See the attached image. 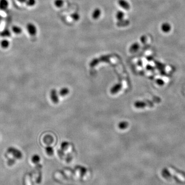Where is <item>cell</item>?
<instances>
[{"label": "cell", "mask_w": 185, "mask_h": 185, "mask_svg": "<svg viewBox=\"0 0 185 185\" xmlns=\"http://www.w3.org/2000/svg\"><path fill=\"white\" fill-rule=\"evenodd\" d=\"M125 16V13L121 11H118L117 12V13H116V18L118 20L120 21L122 20L123 19V18H124Z\"/></svg>", "instance_id": "obj_13"}, {"label": "cell", "mask_w": 185, "mask_h": 185, "mask_svg": "<svg viewBox=\"0 0 185 185\" xmlns=\"http://www.w3.org/2000/svg\"><path fill=\"white\" fill-rule=\"evenodd\" d=\"M11 31L8 29H5L3 30L1 33H0V35L1 36L4 38H8L11 36Z\"/></svg>", "instance_id": "obj_10"}, {"label": "cell", "mask_w": 185, "mask_h": 185, "mask_svg": "<svg viewBox=\"0 0 185 185\" xmlns=\"http://www.w3.org/2000/svg\"><path fill=\"white\" fill-rule=\"evenodd\" d=\"M9 1L8 0H0V10H5L9 6Z\"/></svg>", "instance_id": "obj_4"}, {"label": "cell", "mask_w": 185, "mask_h": 185, "mask_svg": "<svg viewBox=\"0 0 185 185\" xmlns=\"http://www.w3.org/2000/svg\"><path fill=\"white\" fill-rule=\"evenodd\" d=\"M40 160V157L38 155H35L32 157V161L34 162H38Z\"/></svg>", "instance_id": "obj_20"}, {"label": "cell", "mask_w": 185, "mask_h": 185, "mask_svg": "<svg viewBox=\"0 0 185 185\" xmlns=\"http://www.w3.org/2000/svg\"><path fill=\"white\" fill-rule=\"evenodd\" d=\"M168 171L172 175L175 176L181 181L182 182L185 181V177L181 174H180L178 172H176L174 169H173V168L169 167L168 168Z\"/></svg>", "instance_id": "obj_2"}, {"label": "cell", "mask_w": 185, "mask_h": 185, "mask_svg": "<svg viewBox=\"0 0 185 185\" xmlns=\"http://www.w3.org/2000/svg\"><path fill=\"white\" fill-rule=\"evenodd\" d=\"M55 5L58 8H60L63 6L64 1L63 0H55L54 1Z\"/></svg>", "instance_id": "obj_15"}, {"label": "cell", "mask_w": 185, "mask_h": 185, "mask_svg": "<svg viewBox=\"0 0 185 185\" xmlns=\"http://www.w3.org/2000/svg\"><path fill=\"white\" fill-rule=\"evenodd\" d=\"M128 126V124L126 122H121L119 124V127L121 129H126Z\"/></svg>", "instance_id": "obj_18"}, {"label": "cell", "mask_w": 185, "mask_h": 185, "mask_svg": "<svg viewBox=\"0 0 185 185\" xmlns=\"http://www.w3.org/2000/svg\"><path fill=\"white\" fill-rule=\"evenodd\" d=\"M130 23V21L128 20H120L119 21V22L117 23V26L119 27H123V26H128Z\"/></svg>", "instance_id": "obj_12"}, {"label": "cell", "mask_w": 185, "mask_h": 185, "mask_svg": "<svg viewBox=\"0 0 185 185\" xmlns=\"http://www.w3.org/2000/svg\"><path fill=\"white\" fill-rule=\"evenodd\" d=\"M12 32L16 35H20L22 32V28L18 25H14L12 27Z\"/></svg>", "instance_id": "obj_6"}, {"label": "cell", "mask_w": 185, "mask_h": 185, "mask_svg": "<svg viewBox=\"0 0 185 185\" xmlns=\"http://www.w3.org/2000/svg\"><path fill=\"white\" fill-rule=\"evenodd\" d=\"M17 1L19 2L20 3L23 4V3H25L26 2V0H17Z\"/></svg>", "instance_id": "obj_21"}, {"label": "cell", "mask_w": 185, "mask_h": 185, "mask_svg": "<svg viewBox=\"0 0 185 185\" xmlns=\"http://www.w3.org/2000/svg\"><path fill=\"white\" fill-rule=\"evenodd\" d=\"M118 3L119 5H120L122 8L125 9V10H128L130 8V4L128 2L126 1L125 0H118Z\"/></svg>", "instance_id": "obj_5"}, {"label": "cell", "mask_w": 185, "mask_h": 185, "mask_svg": "<svg viewBox=\"0 0 185 185\" xmlns=\"http://www.w3.org/2000/svg\"><path fill=\"white\" fill-rule=\"evenodd\" d=\"M69 93V90L66 88H63L60 91V94L61 96H65Z\"/></svg>", "instance_id": "obj_17"}, {"label": "cell", "mask_w": 185, "mask_h": 185, "mask_svg": "<svg viewBox=\"0 0 185 185\" xmlns=\"http://www.w3.org/2000/svg\"><path fill=\"white\" fill-rule=\"evenodd\" d=\"M8 152L10 153H11L14 157L16 158H21L22 157V154L21 152L13 147H10L8 149Z\"/></svg>", "instance_id": "obj_3"}, {"label": "cell", "mask_w": 185, "mask_h": 185, "mask_svg": "<svg viewBox=\"0 0 185 185\" xmlns=\"http://www.w3.org/2000/svg\"><path fill=\"white\" fill-rule=\"evenodd\" d=\"M71 17L74 20H75V21H77V20H78L79 19V18H80V16H79V15L78 14V13H74V14H72V15H71Z\"/></svg>", "instance_id": "obj_19"}, {"label": "cell", "mask_w": 185, "mask_h": 185, "mask_svg": "<svg viewBox=\"0 0 185 185\" xmlns=\"http://www.w3.org/2000/svg\"><path fill=\"white\" fill-rule=\"evenodd\" d=\"M25 3L27 6L33 7L36 4V0H26Z\"/></svg>", "instance_id": "obj_14"}, {"label": "cell", "mask_w": 185, "mask_h": 185, "mask_svg": "<svg viewBox=\"0 0 185 185\" xmlns=\"http://www.w3.org/2000/svg\"><path fill=\"white\" fill-rule=\"evenodd\" d=\"M0 45H1L2 48L4 49H6L9 47L10 45V42L8 40L5 38L1 40V42H0Z\"/></svg>", "instance_id": "obj_7"}, {"label": "cell", "mask_w": 185, "mask_h": 185, "mask_svg": "<svg viewBox=\"0 0 185 185\" xmlns=\"http://www.w3.org/2000/svg\"><path fill=\"white\" fill-rule=\"evenodd\" d=\"M138 48H139V44L137 43H134L130 46L129 50L131 53H134L137 51Z\"/></svg>", "instance_id": "obj_11"}, {"label": "cell", "mask_w": 185, "mask_h": 185, "mask_svg": "<svg viewBox=\"0 0 185 185\" xmlns=\"http://www.w3.org/2000/svg\"><path fill=\"white\" fill-rule=\"evenodd\" d=\"M101 10L99 8H96L95 9L93 13L92 14V17L95 20H97L98 19L101 15Z\"/></svg>", "instance_id": "obj_9"}, {"label": "cell", "mask_w": 185, "mask_h": 185, "mask_svg": "<svg viewBox=\"0 0 185 185\" xmlns=\"http://www.w3.org/2000/svg\"><path fill=\"white\" fill-rule=\"evenodd\" d=\"M46 152L49 155H52L53 154V152H54V150H53V149L52 148V147H50V146H48L46 148Z\"/></svg>", "instance_id": "obj_16"}, {"label": "cell", "mask_w": 185, "mask_h": 185, "mask_svg": "<svg viewBox=\"0 0 185 185\" xmlns=\"http://www.w3.org/2000/svg\"><path fill=\"white\" fill-rule=\"evenodd\" d=\"M26 29L28 33L31 36L36 35L37 33V28L36 26L32 23L29 22L26 25Z\"/></svg>", "instance_id": "obj_1"}, {"label": "cell", "mask_w": 185, "mask_h": 185, "mask_svg": "<svg viewBox=\"0 0 185 185\" xmlns=\"http://www.w3.org/2000/svg\"><path fill=\"white\" fill-rule=\"evenodd\" d=\"M157 83H158L159 85H162L163 84V82L162 81L160 80H157Z\"/></svg>", "instance_id": "obj_22"}, {"label": "cell", "mask_w": 185, "mask_h": 185, "mask_svg": "<svg viewBox=\"0 0 185 185\" xmlns=\"http://www.w3.org/2000/svg\"><path fill=\"white\" fill-rule=\"evenodd\" d=\"M50 97L53 101L55 103L58 102V97L57 95V93L55 90H53L50 93Z\"/></svg>", "instance_id": "obj_8"}]
</instances>
